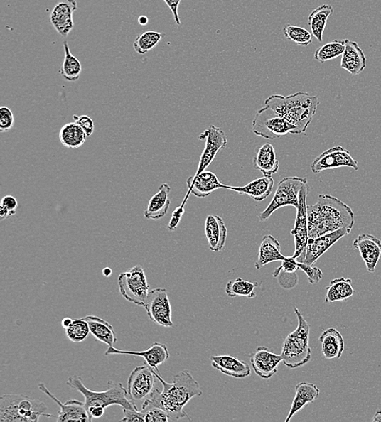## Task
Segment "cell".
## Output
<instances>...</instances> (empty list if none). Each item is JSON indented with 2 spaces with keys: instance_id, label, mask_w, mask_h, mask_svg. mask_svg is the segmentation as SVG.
<instances>
[{
  "instance_id": "1",
  "label": "cell",
  "mask_w": 381,
  "mask_h": 422,
  "mask_svg": "<svg viewBox=\"0 0 381 422\" xmlns=\"http://www.w3.org/2000/svg\"><path fill=\"white\" fill-rule=\"evenodd\" d=\"M154 374L163 385V391L155 389L149 399L153 406L166 412L172 421L182 418L191 420L184 408L193 397L203 395L200 385L188 370H182L173 377V383L165 381L159 369H152Z\"/></svg>"
},
{
  "instance_id": "2",
  "label": "cell",
  "mask_w": 381,
  "mask_h": 422,
  "mask_svg": "<svg viewBox=\"0 0 381 422\" xmlns=\"http://www.w3.org/2000/svg\"><path fill=\"white\" fill-rule=\"evenodd\" d=\"M309 238H316L341 228L352 229L355 225L354 211L340 199L321 195L316 204L307 206Z\"/></svg>"
},
{
  "instance_id": "3",
  "label": "cell",
  "mask_w": 381,
  "mask_h": 422,
  "mask_svg": "<svg viewBox=\"0 0 381 422\" xmlns=\"http://www.w3.org/2000/svg\"><path fill=\"white\" fill-rule=\"evenodd\" d=\"M264 104L294 125V134L299 135L306 133L308 129L320 101L317 96H311L306 92H297L286 97L272 95L264 101Z\"/></svg>"
},
{
  "instance_id": "4",
  "label": "cell",
  "mask_w": 381,
  "mask_h": 422,
  "mask_svg": "<svg viewBox=\"0 0 381 422\" xmlns=\"http://www.w3.org/2000/svg\"><path fill=\"white\" fill-rule=\"evenodd\" d=\"M66 384L71 389L77 390L85 398V409L98 406L107 408L112 406H119L122 409L138 410L135 404L128 398V391L121 383L108 381L107 390L95 391L87 389L80 376L73 375L68 378Z\"/></svg>"
},
{
  "instance_id": "5",
  "label": "cell",
  "mask_w": 381,
  "mask_h": 422,
  "mask_svg": "<svg viewBox=\"0 0 381 422\" xmlns=\"http://www.w3.org/2000/svg\"><path fill=\"white\" fill-rule=\"evenodd\" d=\"M294 311L298 318V327L284 341L281 355L284 366L290 369L305 366L312 357L309 346L310 325L297 307H294Z\"/></svg>"
},
{
  "instance_id": "6",
  "label": "cell",
  "mask_w": 381,
  "mask_h": 422,
  "mask_svg": "<svg viewBox=\"0 0 381 422\" xmlns=\"http://www.w3.org/2000/svg\"><path fill=\"white\" fill-rule=\"evenodd\" d=\"M48 409L43 402L24 395H3L0 397V422H38L42 416L53 418Z\"/></svg>"
},
{
  "instance_id": "7",
  "label": "cell",
  "mask_w": 381,
  "mask_h": 422,
  "mask_svg": "<svg viewBox=\"0 0 381 422\" xmlns=\"http://www.w3.org/2000/svg\"><path fill=\"white\" fill-rule=\"evenodd\" d=\"M118 288L119 293L130 303L136 305H145L149 295L150 285L146 274L140 265H136L119 276Z\"/></svg>"
},
{
  "instance_id": "8",
  "label": "cell",
  "mask_w": 381,
  "mask_h": 422,
  "mask_svg": "<svg viewBox=\"0 0 381 422\" xmlns=\"http://www.w3.org/2000/svg\"><path fill=\"white\" fill-rule=\"evenodd\" d=\"M307 182L308 181L306 178L298 176H289L279 182L275 195L273 196L269 206L260 213L259 220L267 221L276 210L284 207L291 206L297 208L300 191Z\"/></svg>"
},
{
  "instance_id": "9",
  "label": "cell",
  "mask_w": 381,
  "mask_h": 422,
  "mask_svg": "<svg viewBox=\"0 0 381 422\" xmlns=\"http://www.w3.org/2000/svg\"><path fill=\"white\" fill-rule=\"evenodd\" d=\"M252 129L255 135L274 140L288 134H294L296 128L271 107L265 106L256 114Z\"/></svg>"
},
{
  "instance_id": "10",
  "label": "cell",
  "mask_w": 381,
  "mask_h": 422,
  "mask_svg": "<svg viewBox=\"0 0 381 422\" xmlns=\"http://www.w3.org/2000/svg\"><path fill=\"white\" fill-rule=\"evenodd\" d=\"M148 317L154 323L163 328H173L172 307L166 288L152 289L144 305Z\"/></svg>"
},
{
  "instance_id": "11",
  "label": "cell",
  "mask_w": 381,
  "mask_h": 422,
  "mask_svg": "<svg viewBox=\"0 0 381 422\" xmlns=\"http://www.w3.org/2000/svg\"><path fill=\"white\" fill-rule=\"evenodd\" d=\"M340 168H350L358 170V162L348 150L343 146H334L323 152L314 159L311 165V172L318 174L323 171Z\"/></svg>"
},
{
  "instance_id": "12",
  "label": "cell",
  "mask_w": 381,
  "mask_h": 422,
  "mask_svg": "<svg viewBox=\"0 0 381 422\" xmlns=\"http://www.w3.org/2000/svg\"><path fill=\"white\" fill-rule=\"evenodd\" d=\"M310 192L308 182L306 183L300 191L299 202L296 215L295 225L291 231L294 237L295 251L294 258L297 259L304 254L309 239L308 220H307L306 198Z\"/></svg>"
},
{
  "instance_id": "13",
  "label": "cell",
  "mask_w": 381,
  "mask_h": 422,
  "mask_svg": "<svg viewBox=\"0 0 381 422\" xmlns=\"http://www.w3.org/2000/svg\"><path fill=\"white\" fill-rule=\"evenodd\" d=\"M156 375L149 366L136 367L130 373L127 391L130 400L134 404L150 396L155 389Z\"/></svg>"
},
{
  "instance_id": "14",
  "label": "cell",
  "mask_w": 381,
  "mask_h": 422,
  "mask_svg": "<svg viewBox=\"0 0 381 422\" xmlns=\"http://www.w3.org/2000/svg\"><path fill=\"white\" fill-rule=\"evenodd\" d=\"M198 139L206 141V144H205L195 175L202 173L212 164L218 153L225 149L227 142L224 130L215 127L214 125H212L199 135Z\"/></svg>"
},
{
  "instance_id": "15",
  "label": "cell",
  "mask_w": 381,
  "mask_h": 422,
  "mask_svg": "<svg viewBox=\"0 0 381 422\" xmlns=\"http://www.w3.org/2000/svg\"><path fill=\"white\" fill-rule=\"evenodd\" d=\"M351 230L350 228L345 227L316 238H309L304 253L301 256V260L299 261H303L307 265L314 266L323 254H326L341 238L348 235Z\"/></svg>"
},
{
  "instance_id": "16",
  "label": "cell",
  "mask_w": 381,
  "mask_h": 422,
  "mask_svg": "<svg viewBox=\"0 0 381 422\" xmlns=\"http://www.w3.org/2000/svg\"><path fill=\"white\" fill-rule=\"evenodd\" d=\"M281 362H283L281 355H275L263 346L257 347L250 355V363L254 373L264 379H269L275 375Z\"/></svg>"
},
{
  "instance_id": "17",
  "label": "cell",
  "mask_w": 381,
  "mask_h": 422,
  "mask_svg": "<svg viewBox=\"0 0 381 422\" xmlns=\"http://www.w3.org/2000/svg\"><path fill=\"white\" fill-rule=\"evenodd\" d=\"M77 9L76 0H60L50 15L51 25L63 38H66L74 27L73 13Z\"/></svg>"
},
{
  "instance_id": "18",
  "label": "cell",
  "mask_w": 381,
  "mask_h": 422,
  "mask_svg": "<svg viewBox=\"0 0 381 422\" xmlns=\"http://www.w3.org/2000/svg\"><path fill=\"white\" fill-rule=\"evenodd\" d=\"M353 248L360 251L367 271L374 273L381 258V241L371 234L363 233L353 242Z\"/></svg>"
},
{
  "instance_id": "19",
  "label": "cell",
  "mask_w": 381,
  "mask_h": 422,
  "mask_svg": "<svg viewBox=\"0 0 381 422\" xmlns=\"http://www.w3.org/2000/svg\"><path fill=\"white\" fill-rule=\"evenodd\" d=\"M111 355H130L138 356L144 359L147 366L151 369H158V367L166 362L169 357V351L166 345L155 342L150 349L146 351H124L115 349L114 347H108L105 352V356Z\"/></svg>"
},
{
  "instance_id": "20",
  "label": "cell",
  "mask_w": 381,
  "mask_h": 422,
  "mask_svg": "<svg viewBox=\"0 0 381 422\" xmlns=\"http://www.w3.org/2000/svg\"><path fill=\"white\" fill-rule=\"evenodd\" d=\"M38 389L48 395L60 407V412L57 421H90L85 403L77 400L68 401L63 404L41 383L38 384Z\"/></svg>"
},
{
  "instance_id": "21",
  "label": "cell",
  "mask_w": 381,
  "mask_h": 422,
  "mask_svg": "<svg viewBox=\"0 0 381 422\" xmlns=\"http://www.w3.org/2000/svg\"><path fill=\"white\" fill-rule=\"evenodd\" d=\"M188 191L186 198L184 199L182 206L185 207V204L190 193L197 198H206L215 190L219 189H226L227 185L221 183L218 176L210 172H203L200 174L191 176L186 182Z\"/></svg>"
},
{
  "instance_id": "22",
  "label": "cell",
  "mask_w": 381,
  "mask_h": 422,
  "mask_svg": "<svg viewBox=\"0 0 381 422\" xmlns=\"http://www.w3.org/2000/svg\"><path fill=\"white\" fill-rule=\"evenodd\" d=\"M344 42L345 50L341 57L340 67L349 72L351 75L357 76L367 67L366 55L356 42L349 39H344Z\"/></svg>"
},
{
  "instance_id": "23",
  "label": "cell",
  "mask_w": 381,
  "mask_h": 422,
  "mask_svg": "<svg viewBox=\"0 0 381 422\" xmlns=\"http://www.w3.org/2000/svg\"><path fill=\"white\" fill-rule=\"evenodd\" d=\"M212 366L220 372L235 379L247 378L252 373L247 362L238 360L230 355L213 356L210 357Z\"/></svg>"
},
{
  "instance_id": "24",
  "label": "cell",
  "mask_w": 381,
  "mask_h": 422,
  "mask_svg": "<svg viewBox=\"0 0 381 422\" xmlns=\"http://www.w3.org/2000/svg\"><path fill=\"white\" fill-rule=\"evenodd\" d=\"M205 232L209 248L213 252H220L224 249L227 238V227L223 220L218 215H210L205 224Z\"/></svg>"
},
{
  "instance_id": "25",
  "label": "cell",
  "mask_w": 381,
  "mask_h": 422,
  "mask_svg": "<svg viewBox=\"0 0 381 422\" xmlns=\"http://www.w3.org/2000/svg\"><path fill=\"white\" fill-rule=\"evenodd\" d=\"M321 391L315 384L301 382L295 386V396L292 403L291 409L286 419V422L290 421L296 413L304 409L307 404L313 403L320 396Z\"/></svg>"
},
{
  "instance_id": "26",
  "label": "cell",
  "mask_w": 381,
  "mask_h": 422,
  "mask_svg": "<svg viewBox=\"0 0 381 422\" xmlns=\"http://www.w3.org/2000/svg\"><path fill=\"white\" fill-rule=\"evenodd\" d=\"M273 186H274V180L272 176L264 175L257 180L249 182V184L243 187H233L227 186V190H233L241 193V195H247L252 198L256 202H262L265 200L267 197L271 195Z\"/></svg>"
},
{
  "instance_id": "27",
  "label": "cell",
  "mask_w": 381,
  "mask_h": 422,
  "mask_svg": "<svg viewBox=\"0 0 381 422\" xmlns=\"http://www.w3.org/2000/svg\"><path fill=\"white\" fill-rule=\"evenodd\" d=\"M322 346V353L324 358L328 360L340 359L343 355L345 350V341L343 336L337 329L328 328L323 330L320 339Z\"/></svg>"
},
{
  "instance_id": "28",
  "label": "cell",
  "mask_w": 381,
  "mask_h": 422,
  "mask_svg": "<svg viewBox=\"0 0 381 422\" xmlns=\"http://www.w3.org/2000/svg\"><path fill=\"white\" fill-rule=\"evenodd\" d=\"M286 256L281 254V244L272 235L264 236L258 253V260L255 262L256 269L259 270L262 267L272 264V262L283 261Z\"/></svg>"
},
{
  "instance_id": "29",
  "label": "cell",
  "mask_w": 381,
  "mask_h": 422,
  "mask_svg": "<svg viewBox=\"0 0 381 422\" xmlns=\"http://www.w3.org/2000/svg\"><path fill=\"white\" fill-rule=\"evenodd\" d=\"M171 188L168 184H163L159 188V191L148 203L144 215L146 219L152 220H161L167 215L171 200L169 193Z\"/></svg>"
},
{
  "instance_id": "30",
  "label": "cell",
  "mask_w": 381,
  "mask_h": 422,
  "mask_svg": "<svg viewBox=\"0 0 381 422\" xmlns=\"http://www.w3.org/2000/svg\"><path fill=\"white\" fill-rule=\"evenodd\" d=\"M254 168L264 175L272 176L279 170V161L274 147L269 144L262 146L253 159Z\"/></svg>"
},
{
  "instance_id": "31",
  "label": "cell",
  "mask_w": 381,
  "mask_h": 422,
  "mask_svg": "<svg viewBox=\"0 0 381 422\" xmlns=\"http://www.w3.org/2000/svg\"><path fill=\"white\" fill-rule=\"evenodd\" d=\"M87 322L90 333L97 340L106 344L108 347H114L117 342L115 330L109 323L99 317L89 315L83 318Z\"/></svg>"
},
{
  "instance_id": "32",
  "label": "cell",
  "mask_w": 381,
  "mask_h": 422,
  "mask_svg": "<svg viewBox=\"0 0 381 422\" xmlns=\"http://www.w3.org/2000/svg\"><path fill=\"white\" fill-rule=\"evenodd\" d=\"M355 293L352 286L350 278H338L333 279L326 288V302L333 303V302L344 301L351 298Z\"/></svg>"
},
{
  "instance_id": "33",
  "label": "cell",
  "mask_w": 381,
  "mask_h": 422,
  "mask_svg": "<svg viewBox=\"0 0 381 422\" xmlns=\"http://www.w3.org/2000/svg\"><path fill=\"white\" fill-rule=\"evenodd\" d=\"M333 11L332 6L323 4L313 10L308 16V25L312 36L320 43L323 42V33L326 30L328 19Z\"/></svg>"
},
{
  "instance_id": "34",
  "label": "cell",
  "mask_w": 381,
  "mask_h": 422,
  "mask_svg": "<svg viewBox=\"0 0 381 422\" xmlns=\"http://www.w3.org/2000/svg\"><path fill=\"white\" fill-rule=\"evenodd\" d=\"M59 139L61 144L68 149L76 150L85 144L87 136L76 122H73L61 128Z\"/></svg>"
},
{
  "instance_id": "35",
  "label": "cell",
  "mask_w": 381,
  "mask_h": 422,
  "mask_svg": "<svg viewBox=\"0 0 381 422\" xmlns=\"http://www.w3.org/2000/svg\"><path fill=\"white\" fill-rule=\"evenodd\" d=\"M65 59L63 61L62 67L59 71L60 75L68 82H76L81 76L82 64L81 62L71 53L68 42L65 40Z\"/></svg>"
},
{
  "instance_id": "36",
  "label": "cell",
  "mask_w": 381,
  "mask_h": 422,
  "mask_svg": "<svg viewBox=\"0 0 381 422\" xmlns=\"http://www.w3.org/2000/svg\"><path fill=\"white\" fill-rule=\"evenodd\" d=\"M259 286L257 282L252 283L245 281L241 278H237L235 281L227 282L225 288V293L231 298H254L256 293H254L255 288Z\"/></svg>"
},
{
  "instance_id": "37",
  "label": "cell",
  "mask_w": 381,
  "mask_h": 422,
  "mask_svg": "<svg viewBox=\"0 0 381 422\" xmlns=\"http://www.w3.org/2000/svg\"><path fill=\"white\" fill-rule=\"evenodd\" d=\"M165 37V33L156 31H146L136 37L134 43V49L136 53L144 55L155 48Z\"/></svg>"
},
{
  "instance_id": "38",
  "label": "cell",
  "mask_w": 381,
  "mask_h": 422,
  "mask_svg": "<svg viewBox=\"0 0 381 422\" xmlns=\"http://www.w3.org/2000/svg\"><path fill=\"white\" fill-rule=\"evenodd\" d=\"M345 50L344 40H335V41L324 44L318 48L315 53L314 58L318 62L326 63L329 60L337 59L343 55Z\"/></svg>"
},
{
  "instance_id": "39",
  "label": "cell",
  "mask_w": 381,
  "mask_h": 422,
  "mask_svg": "<svg viewBox=\"0 0 381 422\" xmlns=\"http://www.w3.org/2000/svg\"><path fill=\"white\" fill-rule=\"evenodd\" d=\"M284 37L301 47L312 43V33L303 27L288 25L283 28Z\"/></svg>"
},
{
  "instance_id": "40",
  "label": "cell",
  "mask_w": 381,
  "mask_h": 422,
  "mask_svg": "<svg viewBox=\"0 0 381 422\" xmlns=\"http://www.w3.org/2000/svg\"><path fill=\"white\" fill-rule=\"evenodd\" d=\"M90 333L89 325L84 318L73 320L71 326L66 329L68 340L76 344L82 343L88 337Z\"/></svg>"
},
{
  "instance_id": "41",
  "label": "cell",
  "mask_w": 381,
  "mask_h": 422,
  "mask_svg": "<svg viewBox=\"0 0 381 422\" xmlns=\"http://www.w3.org/2000/svg\"><path fill=\"white\" fill-rule=\"evenodd\" d=\"M141 412L144 414V422L172 421L168 413L161 408L153 406L149 399H146L142 404Z\"/></svg>"
},
{
  "instance_id": "42",
  "label": "cell",
  "mask_w": 381,
  "mask_h": 422,
  "mask_svg": "<svg viewBox=\"0 0 381 422\" xmlns=\"http://www.w3.org/2000/svg\"><path fill=\"white\" fill-rule=\"evenodd\" d=\"M273 277L277 278V282L281 288L286 290L294 288L299 282L297 273L284 271L280 267L273 272Z\"/></svg>"
},
{
  "instance_id": "43",
  "label": "cell",
  "mask_w": 381,
  "mask_h": 422,
  "mask_svg": "<svg viewBox=\"0 0 381 422\" xmlns=\"http://www.w3.org/2000/svg\"><path fill=\"white\" fill-rule=\"evenodd\" d=\"M18 207V202L13 196H5L0 204V219L1 220L9 219L16 213V209Z\"/></svg>"
},
{
  "instance_id": "44",
  "label": "cell",
  "mask_w": 381,
  "mask_h": 422,
  "mask_svg": "<svg viewBox=\"0 0 381 422\" xmlns=\"http://www.w3.org/2000/svg\"><path fill=\"white\" fill-rule=\"evenodd\" d=\"M13 112L7 107H0V132L7 133L14 126Z\"/></svg>"
},
{
  "instance_id": "45",
  "label": "cell",
  "mask_w": 381,
  "mask_h": 422,
  "mask_svg": "<svg viewBox=\"0 0 381 422\" xmlns=\"http://www.w3.org/2000/svg\"><path fill=\"white\" fill-rule=\"evenodd\" d=\"M299 269L303 271L306 276L307 281L311 284H316L323 278V272L320 268L307 265L303 261H299Z\"/></svg>"
},
{
  "instance_id": "46",
  "label": "cell",
  "mask_w": 381,
  "mask_h": 422,
  "mask_svg": "<svg viewBox=\"0 0 381 422\" xmlns=\"http://www.w3.org/2000/svg\"><path fill=\"white\" fill-rule=\"evenodd\" d=\"M74 121H75L80 127H81L85 134H87V138L91 136L93 134L95 130V124L93 119H91L89 116L82 115V116H73Z\"/></svg>"
},
{
  "instance_id": "47",
  "label": "cell",
  "mask_w": 381,
  "mask_h": 422,
  "mask_svg": "<svg viewBox=\"0 0 381 422\" xmlns=\"http://www.w3.org/2000/svg\"><path fill=\"white\" fill-rule=\"evenodd\" d=\"M124 417L121 421H141L144 422V414L139 410L123 409Z\"/></svg>"
},
{
  "instance_id": "48",
  "label": "cell",
  "mask_w": 381,
  "mask_h": 422,
  "mask_svg": "<svg viewBox=\"0 0 381 422\" xmlns=\"http://www.w3.org/2000/svg\"><path fill=\"white\" fill-rule=\"evenodd\" d=\"M185 212L184 206L179 207L176 208L173 213L172 219H171L169 224L168 225V229L170 231H175L176 228L178 227V224H180V221L181 217L183 216Z\"/></svg>"
},
{
  "instance_id": "49",
  "label": "cell",
  "mask_w": 381,
  "mask_h": 422,
  "mask_svg": "<svg viewBox=\"0 0 381 422\" xmlns=\"http://www.w3.org/2000/svg\"><path fill=\"white\" fill-rule=\"evenodd\" d=\"M163 1L166 3L168 7L172 11L176 24L180 26L181 20L178 14V9L181 0H163Z\"/></svg>"
},
{
  "instance_id": "50",
  "label": "cell",
  "mask_w": 381,
  "mask_h": 422,
  "mask_svg": "<svg viewBox=\"0 0 381 422\" xmlns=\"http://www.w3.org/2000/svg\"><path fill=\"white\" fill-rule=\"evenodd\" d=\"M73 320L70 318H63L61 322L62 328H65V330L70 328L73 323Z\"/></svg>"
},
{
  "instance_id": "51",
  "label": "cell",
  "mask_w": 381,
  "mask_h": 422,
  "mask_svg": "<svg viewBox=\"0 0 381 422\" xmlns=\"http://www.w3.org/2000/svg\"><path fill=\"white\" fill-rule=\"evenodd\" d=\"M138 21H139V25H141V26H146L148 24V22H149V19H148V17L146 16H139Z\"/></svg>"
},
{
  "instance_id": "52",
  "label": "cell",
  "mask_w": 381,
  "mask_h": 422,
  "mask_svg": "<svg viewBox=\"0 0 381 422\" xmlns=\"http://www.w3.org/2000/svg\"><path fill=\"white\" fill-rule=\"evenodd\" d=\"M112 270L110 267H105L104 270H102V275L105 277H109L112 276Z\"/></svg>"
},
{
  "instance_id": "53",
  "label": "cell",
  "mask_w": 381,
  "mask_h": 422,
  "mask_svg": "<svg viewBox=\"0 0 381 422\" xmlns=\"http://www.w3.org/2000/svg\"><path fill=\"white\" fill-rule=\"evenodd\" d=\"M372 421L381 422V410H379V411L375 413L374 417L372 418Z\"/></svg>"
}]
</instances>
